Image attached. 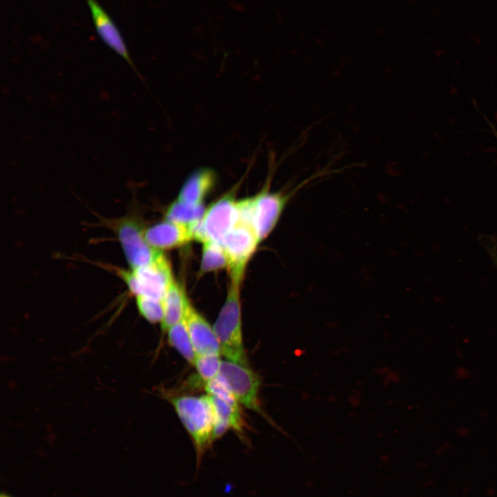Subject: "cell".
I'll return each mask as SVG.
<instances>
[{"mask_svg": "<svg viewBox=\"0 0 497 497\" xmlns=\"http://www.w3.org/2000/svg\"><path fill=\"white\" fill-rule=\"evenodd\" d=\"M206 208L203 204H189L176 200L165 213V220L193 228L201 221Z\"/></svg>", "mask_w": 497, "mask_h": 497, "instance_id": "cell-14", "label": "cell"}, {"mask_svg": "<svg viewBox=\"0 0 497 497\" xmlns=\"http://www.w3.org/2000/svg\"><path fill=\"white\" fill-rule=\"evenodd\" d=\"M0 497H12V496H10L6 493H2L0 496Z\"/></svg>", "mask_w": 497, "mask_h": 497, "instance_id": "cell-20", "label": "cell"}, {"mask_svg": "<svg viewBox=\"0 0 497 497\" xmlns=\"http://www.w3.org/2000/svg\"><path fill=\"white\" fill-rule=\"evenodd\" d=\"M219 375L225 380L238 403L262 413L258 398L260 380L248 366L228 360H222Z\"/></svg>", "mask_w": 497, "mask_h": 497, "instance_id": "cell-8", "label": "cell"}, {"mask_svg": "<svg viewBox=\"0 0 497 497\" xmlns=\"http://www.w3.org/2000/svg\"><path fill=\"white\" fill-rule=\"evenodd\" d=\"M164 318L162 331H168L179 322L186 314L189 301L182 288L175 280L170 284L163 300Z\"/></svg>", "mask_w": 497, "mask_h": 497, "instance_id": "cell-13", "label": "cell"}, {"mask_svg": "<svg viewBox=\"0 0 497 497\" xmlns=\"http://www.w3.org/2000/svg\"><path fill=\"white\" fill-rule=\"evenodd\" d=\"M85 1L90 9L95 30L100 39L113 52L123 58L142 79L130 57L126 42L112 18L96 0Z\"/></svg>", "mask_w": 497, "mask_h": 497, "instance_id": "cell-9", "label": "cell"}, {"mask_svg": "<svg viewBox=\"0 0 497 497\" xmlns=\"http://www.w3.org/2000/svg\"><path fill=\"white\" fill-rule=\"evenodd\" d=\"M333 173L327 168L310 175L291 191L271 192L269 187L253 197L254 226L260 242L269 236L276 226L291 198L311 182Z\"/></svg>", "mask_w": 497, "mask_h": 497, "instance_id": "cell-3", "label": "cell"}, {"mask_svg": "<svg viewBox=\"0 0 497 497\" xmlns=\"http://www.w3.org/2000/svg\"><path fill=\"white\" fill-rule=\"evenodd\" d=\"M116 273L131 293L162 300L173 281L171 266L162 254L145 266L129 271L115 268Z\"/></svg>", "mask_w": 497, "mask_h": 497, "instance_id": "cell-4", "label": "cell"}, {"mask_svg": "<svg viewBox=\"0 0 497 497\" xmlns=\"http://www.w3.org/2000/svg\"><path fill=\"white\" fill-rule=\"evenodd\" d=\"M208 396L214 408L215 419L225 422L230 428L242 433L244 429V421L239 405L231 404L213 396Z\"/></svg>", "mask_w": 497, "mask_h": 497, "instance_id": "cell-16", "label": "cell"}, {"mask_svg": "<svg viewBox=\"0 0 497 497\" xmlns=\"http://www.w3.org/2000/svg\"><path fill=\"white\" fill-rule=\"evenodd\" d=\"M260 242L253 226L237 221L220 245L228 261L231 282L241 284L246 264Z\"/></svg>", "mask_w": 497, "mask_h": 497, "instance_id": "cell-6", "label": "cell"}, {"mask_svg": "<svg viewBox=\"0 0 497 497\" xmlns=\"http://www.w3.org/2000/svg\"><path fill=\"white\" fill-rule=\"evenodd\" d=\"M185 318L196 355L220 354L218 338L207 320L189 303Z\"/></svg>", "mask_w": 497, "mask_h": 497, "instance_id": "cell-10", "label": "cell"}, {"mask_svg": "<svg viewBox=\"0 0 497 497\" xmlns=\"http://www.w3.org/2000/svg\"><path fill=\"white\" fill-rule=\"evenodd\" d=\"M222 361L220 354L196 355L193 365L206 384L219 374Z\"/></svg>", "mask_w": 497, "mask_h": 497, "instance_id": "cell-18", "label": "cell"}, {"mask_svg": "<svg viewBox=\"0 0 497 497\" xmlns=\"http://www.w3.org/2000/svg\"><path fill=\"white\" fill-rule=\"evenodd\" d=\"M240 284L231 282L226 300L213 326L221 354L226 360L248 366L241 320Z\"/></svg>", "mask_w": 497, "mask_h": 497, "instance_id": "cell-2", "label": "cell"}, {"mask_svg": "<svg viewBox=\"0 0 497 497\" xmlns=\"http://www.w3.org/2000/svg\"><path fill=\"white\" fill-rule=\"evenodd\" d=\"M236 204L237 201L232 193L214 202L206 210L201 221L193 228L194 240L202 244L212 241L220 244L237 221Z\"/></svg>", "mask_w": 497, "mask_h": 497, "instance_id": "cell-7", "label": "cell"}, {"mask_svg": "<svg viewBox=\"0 0 497 497\" xmlns=\"http://www.w3.org/2000/svg\"><path fill=\"white\" fill-rule=\"evenodd\" d=\"M136 304L140 315L151 323L162 322L164 318L162 300L137 295Z\"/></svg>", "mask_w": 497, "mask_h": 497, "instance_id": "cell-19", "label": "cell"}, {"mask_svg": "<svg viewBox=\"0 0 497 497\" xmlns=\"http://www.w3.org/2000/svg\"><path fill=\"white\" fill-rule=\"evenodd\" d=\"M170 402L193 441L199 465L205 450L213 442L215 411L210 397L182 396L170 398Z\"/></svg>", "mask_w": 497, "mask_h": 497, "instance_id": "cell-1", "label": "cell"}, {"mask_svg": "<svg viewBox=\"0 0 497 497\" xmlns=\"http://www.w3.org/2000/svg\"><path fill=\"white\" fill-rule=\"evenodd\" d=\"M228 266L227 256L220 244L212 241L203 243L201 262V271L202 273L228 268Z\"/></svg>", "mask_w": 497, "mask_h": 497, "instance_id": "cell-17", "label": "cell"}, {"mask_svg": "<svg viewBox=\"0 0 497 497\" xmlns=\"http://www.w3.org/2000/svg\"><path fill=\"white\" fill-rule=\"evenodd\" d=\"M215 179V173L208 168L195 171L182 185L177 200L193 205L203 204L204 199L214 187Z\"/></svg>", "mask_w": 497, "mask_h": 497, "instance_id": "cell-12", "label": "cell"}, {"mask_svg": "<svg viewBox=\"0 0 497 497\" xmlns=\"http://www.w3.org/2000/svg\"><path fill=\"white\" fill-rule=\"evenodd\" d=\"M144 236L147 243L159 251L177 248L194 240L190 227L166 220L146 228Z\"/></svg>", "mask_w": 497, "mask_h": 497, "instance_id": "cell-11", "label": "cell"}, {"mask_svg": "<svg viewBox=\"0 0 497 497\" xmlns=\"http://www.w3.org/2000/svg\"><path fill=\"white\" fill-rule=\"evenodd\" d=\"M169 344L190 364H193L196 357L185 316L168 331Z\"/></svg>", "mask_w": 497, "mask_h": 497, "instance_id": "cell-15", "label": "cell"}, {"mask_svg": "<svg viewBox=\"0 0 497 497\" xmlns=\"http://www.w3.org/2000/svg\"><path fill=\"white\" fill-rule=\"evenodd\" d=\"M107 222L115 233L130 269L150 264L163 254L147 243L145 229L137 217L125 215Z\"/></svg>", "mask_w": 497, "mask_h": 497, "instance_id": "cell-5", "label": "cell"}]
</instances>
